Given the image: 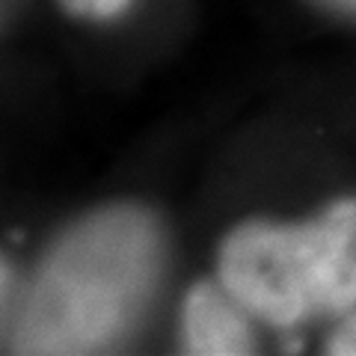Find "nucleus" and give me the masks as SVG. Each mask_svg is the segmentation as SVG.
Instances as JSON below:
<instances>
[{
  "label": "nucleus",
  "mask_w": 356,
  "mask_h": 356,
  "mask_svg": "<svg viewBox=\"0 0 356 356\" xmlns=\"http://www.w3.org/2000/svg\"><path fill=\"white\" fill-rule=\"evenodd\" d=\"M134 0H60V6L83 21H113L125 15Z\"/></svg>",
  "instance_id": "4"
},
{
  "label": "nucleus",
  "mask_w": 356,
  "mask_h": 356,
  "mask_svg": "<svg viewBox=\"0 0 356 356\" xmlns=\"http://www.w3.org/2000/svg\"><path fill=\"white\" fill-rule=\"evenodd\" d=\"M327 353L332 356H356V309L344 315L341 324L332 330L327 341Z\"/></svg>",
  "instance_id": "5"
},
{
  "label": "nucleus",
  "mask_w": 356,
  "mask_h": 356,
  "mask_svg": "<svg viewBox=\"0 0 356 356\" xmlns=\"http://www.w3.org/2000/svg\"><path fill=\"white\" fill-rule=\"evenodd\" d=\"M315 3L332 9V13H341V15H353L356 18V0H315Z\"/></svg>",
  "instance_id": "6"
},
{
  "label": "nucleus",
  "mask_w": 356,
  "mask_h": 356,
  "mask_svg": "<svg viewBox=\"0 0 356 356\" xmlns=\"http://www.w3.org/2000/svg\"><path fill=\"white\" fill-rule=\"evenodd\" d=\"M163 267V229L143 205H110L54 243L13 324L15 353H98L146 309Z\"/></svg>",
  "instance_id": "1"
},
{
  "label": "nucleus",
  "mask_w": 356,
  "mask_h": 356,
  "mask_svg": "<svg viewBox=\"0 0 356 356\" xmlns=\"http://www.w3.org/2000/svg\"><path fill=\"white\" fill-rule=\"evenodd\" d=\"M217 276L252 318L297 327L356 309V196L300 222L247 220L220 243Z\"/></svg>",
  "instance_id": "2"
},
{
  "label": "nucleus",
  "mask_w": 356,
  "mask_h": 356,
  "mask_svg": "<svg viewBox=\"0 0 356 356\" xmlns=\"http://www.w3.org/2000/svg\"><path fill=\"white\" fill-rule=\"evenodd\" d=\"M181 344L196 356L255 353L247 306L222 282H196L181 303Z\"/></svg>",
  "instance_id": "3"
}]
</instances>
